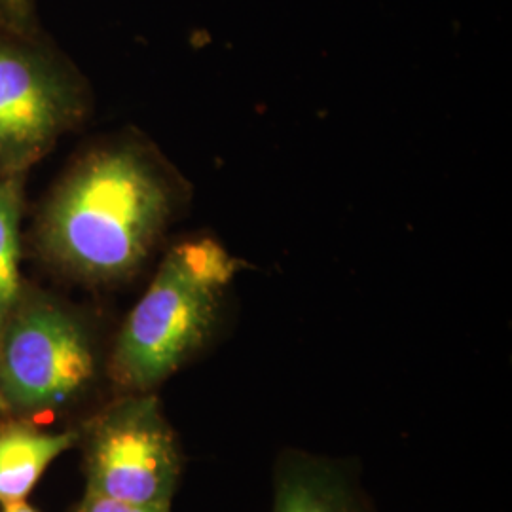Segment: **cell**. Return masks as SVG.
<instances>
[{"mask_svg":"<svg viewBox=\"0 0 512 512\" xmlns=\"http://www.w3.org/2000/svg\"><path fill=\"white\" fill-rule=\"evenodd\" d=\"M190 184L137 135L86 150L55 184L38 219L42 253L88 285L139 274L190 202Z\"/></svg>","mask_w":512,"mask_h":512,"instance_id":"6da1fadb","label":"cell"},{"mask_svg":"<svg viewBox=\"0 0 512 512\" xmlns=\"http://www.w3.org/2000/svg\"><path fill=\"white\" fill-rule=\"evenodd\" d=\"M245 266L213 236L175 243L116 334L112 382L126 393L154 391L211 348L226 327Z\"/></svg>","mask_w":512,"mask_h":512,"instance_id":"7a4b0ae2","label":"cell"},{"mask_svg":"<svg viewBox=\"0 0 512 512\" xmlns=\"http://www.w3.org/2000/svg\"><path fill=\"white\" fill-rule=\"evenodd\" d=\"M90 110L76 73L37 35L0 25V177L25 175Z\"/></svg>","mask_w":512,"mask_h":512,"instance_id":"3957f363","label":"cell"},{"mask_svg":"<svg viewBox=\"0 0 512 512\" xmlns=\"http://www.w3.org/2000/svg\"><path fill=\"white\" fill-rule=\"evenodd\" d=\"M92 332L69 310L16 302L0 327V403L44 410L69 403L97 380Z\"/></svg>","mask_w":512,"mask_h":512,"instance_id":"277c9868","label":"cell"},{"mask_svg":"<svg viewBox=\"0 0 512 512\" xmlns=\"http://www.w3.org/2000/svg\"><path fill=\"white\" fill-rule=\"evenodd\" d=\"M86 467L88 492L171 507L183 476V450L152 391L128 393L95 420Z\"/></svg>","mask_w":512,"mask_h":512,"instance_id":"5b68a950","label":"cell"},{"mask_svg":"<svg viewBox=\"0 0 512 512\" xmlns=\"http://www.w3.org/2000/svg\"><path fill=\"white\" fill-rule=\"evenodd\" d=\"M272 482L270 512H378L357 459L287 448L275 458Z\"/></svg>","mask_w":512,"mask_h":512,"instance_id":"8992f818","label":"cell"},{"mask_svg":"<svg viewBox=\"0 0 512 512\" xmlns=\"http://www.w3.org/2000/svg\"><path fill=\"white\" fill-rule=\"evenodd\" d=\"M78 431H37L23 425L0 429V503L23 501L55 459L71 450Z\"/></svg>","mask_w":512,"mask_h":512,"instance_id":"52a82bcc","label":"cell"},{"mask_svg":"<svg viewBox=\"0 0 512 512\" xmlns=\"http://www.w3.org/2000/svg\"><path fill=\"white\" fill-rule=\"evenodd\" d=\"M25 175L0 177V327L21 294L19 224Z\"/></svg>","mask_w":512,"mask_h":512,"instance_id":"ba28073f","label":"cell"},{"mask_svg":"<svg viewBox=\"0 0 512 512\" xmlns=\"http://www.w3.org/2000/svg\"><path fill=\"white\" fill-rule=\"evenodd\" d=\"M0 25L21 35H37L35 0H0Z\"/></svg>","mask_w":512,"mask_h":512,"instance_id":"9c48e42d","label":"cell"},{"mask_svg":"<svg viewBox=\"0 0 512 512\" xmlns=\"http://www.w3.org/2000/svg\"><path fill=\"white\" fill-rule=\"evenodd\" d=\"M76 512H171V507L135 505V503L110 499V497H105V495L86 492Z\"/></svg>","mask_w":512,"mask_h":512,"instance_id":"30bf717a","label":"cell"},{"mask_svg":"<svg viewBox=\"0 0 512 512\" xmlns=\"http://www.w3.org/2000/svg\"><path fill=\"white\" fill-rule=\"evenodd\" d=\"M2 512H38L37 509H33L31 505L23 501H12V503H4V509Z\"/></svg>","mask_w":512,"mask_h":512,"instance_id":"8fae6325","label":"cell"}]
</instances>
